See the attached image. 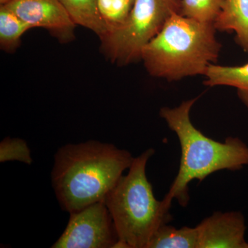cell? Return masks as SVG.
Returning a JSON list of instances; mask_svg holds the SVG:
<instances>
[{
    "label": "cell",
    "mask_w": 248,
    "mask_h": 248,
    "mask_svg": "<svg viewBox=\"0 0 248 248\" xmlns=\"http://www.w3.org/2000/svg\"><path fill=\"white\" fill-rule=\"evenodd\" d=\"M225 0H181L180 14L200 22L214 24Z\"/></svg>",
    "instance_id": "cell-14"
},
{
    "label": "cell",
    "mask_w": 248,
    "mask_h": 248,
    "mask_svg": "<svg viewBox=\"0 0 248 248\" xmlns=\"http://www.w3.org/2000/svg\"><path fill=\"white\" fill-rule=\"evenodd\" d=\"M215 29L235 35L236 45L248 55V0H225Z\"/></svg>",
    "instance_id": "cell-9"
},
{
    "label": "cell",
    "mask_w": 248,
    "mask_h": 248,
    "mask_svg": "<svg viewBox=\"0 0 248 248\" xmlns=\"http://www.w3.org/2000/svg\"><path fill=\"white\" fill-rule=\"evenodd\" d=\"M33 29L44 28L62 40H69L76 24L60 0H12L3 5Z\"/></svg>",
    "instance_id": "cell-7"
},
{
    "label": "cell",
    "mask_w": 248,
    "mask_h": 248,
    "mask_svg": "<svg viewBox=\"0 0 248 248\" xmlns=\"http://www.w3.org/2000/svg\"><path fill=\"white\" fill-rule=\"evenodd\" d=\"M200 98L184 101L178 107L160 109V117L177 135L182 151L179 171L163 200L169 207L174 199L181 206H187L189 184L192 181L202 182L217 171L239 170L248 165V146L241 139L228 137L224 142L215 141L192 124L191 110Z\"/></svg>",
    "instance_id": "cell-2"
},
{
    "label": "cell",
    "mask_w": 248,
    "mask_h": 248,
    "mask_svg": "<svg viewBox=\"0 0 248 248\" xmlns=\"http://www.w3.org/2000/svg\"><path fill=\"white\" fill-rule=\"evenodd\" d=\"M197 228H176L169 223L158 228L146 248H198Z\"/></svg>",
    "instance_id": "cell-12"
},
{
    "label": "cell",
    "mask_w": 248,
    "mask_h": 248,
    "mask_svg": "<svg viewBox=\"0 0 248 248\" xmlns=\"http://www.w3.org/2000/svg\"><path fill=\"white\" fill-rule=\"evenodd\" d=\"M134 159L130 152L96 140L59 148L51 182L62 210L71 213L104 202Z\"/></svg>",
    "instance_id": "cell-1"
},
{
    "label": "cell",
    "mask_w": 248,
    "mask_h": 248,
    "mask_svg": "<svg viewBox=\"0 0 248 248\" xmlns=\"http://www.w3.org/2000/svg\"><path fill=\"white\" fill-rule=\"evenodd\" d=\"M180 10L181 0H135L123 24L101 37L103 53L117 66L140 61L143 48Z\"/></svg>",
    "instance_id": "cell-5"
},
{
    "label": "cell",
    "mask_w": 248,
    "mask_h": 248,
    "mask_svg": "<svg viewBox=\"0 0 248 248\" xmlns=\"http://www.w3.org/2000/svg\"><path fill=\"white\" fill-rule=\"evenodd\" d=\"M196 228L198 248H248L246 220L240 212H215Z\"/></svg>",
    "instance_id": "cell-8"
},
{
    "label": "cell",
    "mask_w": 248,
    "mask_h": 248,
    "mask_svg": "<svg viewBox=\"0 0 248 248\" xmlns=\"http://www.w3.org/2000/svg\"><path fill=\"white\" fill-rule=\"evenodd\" d=\"M120 241L115 223L104 202L70 213L65 231L53 248H112Z\"/></svg>",
    "instance_id": "cell-6"
},
{
    "label": "cell",
    "mask_w": 248,
    "mask_h": 248,
    "mask_svg": "<svg viewBox=\"0 0 248 248\" xmlns=\"http://www.w3.org/2000/svg\"><path fill=\"white\" fill-rule=\"evenodd\" d=\"M76 25L92 31L99 38L107 34L108 28L103 20L98 0H60Z\"/></svg>",
    "instance_id": "cell-11"
},
{
    "label": "cell",
    "mask_w": 248,
    "mask_h": 248,
    "mask_svg": "<svg viewBox=\"0 0 248 248\" xmlns=\"http://www.w3.org/2000/svg\"><path fill=\"white\" fill-rule=\"evenodd\" d=\"M18 161L31 165V151L27 141L22 139L6 138L0 143V162Z\"/></svg>",
    "instance_id": "cell-16"
},
{
    "label": "cell",
    "mask_w": 248,
    "mask_h": 248,
    "mask_svg": "<svg viewBox=\"0 0 248 248\" xmlns=\"http://www.w3.org/2000/svg\"><path fill=\"white\" fill-rule=\"evenodd\" d=\"M204 77L203 84L208 87L234 88L240 101L248 108V62L241 66L213 63L208 67Z\"/></svg>",
    "instance_id": "cell-10"
},
{
    "label": "cell",
    "mask_w": 248,
    "mask_h": 248,
    "mask_svg": "<svg viewBox=\"0 0 248 248\" xmlns=\"http://www.w3.org/2000/svg\"><path fill=\"white\" fill-rule=\"evenodd\" d=\"M32 29L17 15L1 5L0 8V45L7 51L18 47L22 35Z\"/></svg>",
    "instance_id": "cell-13"
},
{
    "label": "cell",
    "mask_w": 248,
    "mask_h": 248,
    "mask_svg": "<svg viewBox=\"0 0 248 248\" xmlns=\"http://www.w3.org/2000/svg\"><path fill=\"white\" fill-rule=\"evenodd\" d=\"M135 1L98 0L99 11L108 28V32L115 30L123 24L130 14Z\"/></svg>",
    "instance_id": "cell-15"
},
{
    "label": "cell",
    "mask_w": 248,
    "mask_h": 248,
    "mask_svg": "<svg viewBox=\"0 0 248 248\" xmlns=\"http://www.w3.org/2000/svg\"><path fill=\"white\" fill-rule=\"evenodd\" d=\"M217 31L213 24L174 13L143 48L141 61L152 77L168 81L204 76L221 53Z\"/></svg>",
    "instance_id": "cell-3"
},
{
    "label": "cell",
    "mask_w": 248,
    "mask_h": 248,
    "mask_svg": "<svg viewBox=\"0 0 248 248\" xmlns=\"http://www.w3.org/2000/svg\"><path fill=\"white\" fill-rule=\"evenodd\" d=\"M154 154L149 148L135 157L128 174L104 200L120 238L117 248H146L158 228L173 219L171 207L155 198L147 177V164Z\"/></svg>",
    "instance_id": "cell-4"
},
{
    "label": "cell",
    "mask_w": 248,
    "mask_h": 248,
    "mask_svg": "<svg viewBox=\"0 0 248 248\" xmlns=\"http://www.w3.org/2000/svg\"><path fill=\"white\" fill-rule=\"evenodd\" d=\"M12 1V0H0V4L1 5H4L9 3V1Z\"/></svg>",
    "instance_id": "cell-17"
}]
</instances>
